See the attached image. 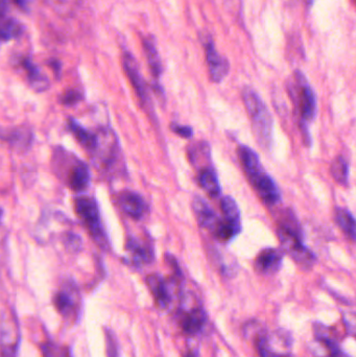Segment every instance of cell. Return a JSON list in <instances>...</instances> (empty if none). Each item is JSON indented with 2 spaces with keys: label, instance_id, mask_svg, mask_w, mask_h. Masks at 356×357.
Wrapping results in <instances>:
<instances>
[{
  "label": "cell",
  "instance_id": "obj_11",
  "mask_svg": "<svg viewBox=\"0 0 356 357\" xmlns=\"http://www.w3.org/2000/svg\"><path fill=\"white\" fill-rule=\"evenodd\" d=\"M283 263V252L278 249L266 248L260 251L255 258L254 267L260 275H275L280 271Z\"/></svg>",
  "mask_w": 356,
  "mask_h": 357
},
{
  "label": "cell",
  "instance_id": "obj_32",
  "mask_svg": "<svg viewBox=\"0 0 356 357\" xmlns=\"http://www.w3.org/2000/svg\"><path fill=\"white\" fill-rule=\"evenodd\" d=\"M343 322L347 333L356 338V313H343Z\"/></svg>",
  "mask_w": 356,
  "mask_h": 357
},
{
  "label": "cell",
  "instance_id": "obj_17",
  "mask_svg": "<svg viewBox=\"0 0 356 357\" xmlns=\"http://www.w3.org/2000/svg\"><path fill=\"white\" fill-rule=\"evenodd\" d=\"M68 130L70 131L78 142L88 151L95 153L99 147V138L95 133L83 126L78 120L74 118H68Z\"/></svg>",
  "mask_w": 356,
  "mask_h": 357
},
{
  "label": "cell",
  "instance_id": "obj_19",
  "mask_svg": "<svg viewBox=\"0 0 356 357\" xmlns=\"http://www.w3.org/2000/svg\"><path fill=\"white\" fill-rule=\"evenodd\" d=\"M143 47L152 74H153L154 78L158 81L160 76H162L163 67H162L161 58H160L159 51H158L157 47V41H156L155 37H154L153 35L143 37Z\"/></svg>",
  "mask_w": 356,
  "mask_h": 357
},
{
  "label": "cell",
  "instance_id": "obj_13",
  "mask_svg": "<svg viewBox=\"0 0 356 357\" xmlns=\"http://www.w3.org/2000/svg\"><path fill=\"white\" fill-rule=\"evenodd\" d=\"M54 305L60 315L64 317H76L80 310V297L78 290L70 286H66L63 290H59L54 297Z\"/></svg>",
  "mask_w": 356,
  "mask_h": 357
},
{
  "label": "cell",
  "instance_id": "obj_28",
  "mask_svg": "<svg viewBox=\"0 0 356 357\" xmlns=\"http://www.w3.org/2000/svg\"><path fill=\"white\" fill-rule=\"evenodd\" d=\"M62 242L68 252L76 253L82 250L83 240L80 235L74 232H67L63 234Z\"/></svg>",
  "mask_w": 356,
  "mask_h": 357
},
{
  "label": "cell",
  "instance_id": "obj_39",
  "mask_svg": "<svg viewBox=\"0 0 356 357\" xmlns=\"http://www.w3.org/2000/svg\"><path fill=\"white\" fill-rule=\"evenodd\" d=\"M355 3H356V0H355Z\"/></svg>",
  "mask_w": 356,
  "mask_h": 357
},
{
  "label": "cell",
  "instance_id": "obj_1",
  "mask_svg": "<svg viewBox=\"0 0 356 357\" xmlns=\"http://www.w3.org/2000/svg\"><path fill=\"white\" fill-rule=\"evenodd\" d=\"M237 156L248 181L255 190L260 200L266 205H277L281 201V192L274 178L266 172L259 156L247 145L237 147Z\"/></svg>",
  "mask_w": 356,
  "mask_h": 357
},
{
  "label": "cell",
  "instance_id": "obj_10",
  "mask_svg": "<svg viewBox=\"0 0 356 357\" xmlns=\"http://www.w3.org/2000/svg\"><path fill=\"white\" fill-rule=\"evenodd\" d=\"M19 342V329L14 315H3V328H1V350L3 357H14Z\"/></svg>",
  "mask_w": 356,
  "mask_h": 357
},
{
  "label": "cell",
  "instance_id": "obj_16",
  "mask_svg": "<svg viewBox=\"0 0 356 357\" xmlns=\"http://www.w3.org/2000/svg\"><path fill=\"white\" fill-rule=\"evenodd\" d=\"M193 209L200 227L210 230L211 233H213L222 219H220L207 202L200 197H195L193 199Z\"/></svg>",
  "mask_w": 356,
  "mask_h": 357
},
{
  "label": "cell",
  "instance_id": "obj_14",
  "mask_svg": "<svg viewBox=\"0 0 356 357\" xmlns=\"http://www.w3.org/2000/svg\"><path fill=\"white\" fill-rule=\"evenodd\" d=\"M65 178L66 184L70 190L76 192H84L90 184V169L86 163L76 159L66 170Z\"/></svg>",
  "mask_w": 356,
  "mask_h": 357
},
{
  "label": "cell",
  "instance_id": "obj_8",
  "mask_svg": "<svg viewBox=\"0 0 356 357\" xmlns=\"http://www.w3.org/2000/svg\"><path fill=\"white\" fill-rule=\"evenodd\" d=\"M122 65H124V72L130 80L137 97L140 101L141 105L143 106L147 111H151L154 114L153 105H152V99L149 94V88H147V82L141 74L139 69L138 63L134 56L130 51H124L122 55Z\"/></svg>",
  "mask_w": 356,
  "mask_h": 357
},
{
  "label": "cell",
  "instance_id": "obj_26",
  "mask_svg": "<svg viewBox=\"0 0 356 357\" xmlns=\"http://www.w3.org/2000/svg\"><path fill=\"white\" fill-rule=\"evenodd\" d=\"M330 172L334 181L341 186H348L349 181V165L343 156H337L331 162Z\"/></svg>",
  "mask_w": 356,
  "mask_h": 357
},
{
  "label": "cell",
  "instance_id": "obj_12",
  "mask_svg": "<svg viewBox=\"0 0 356 357\" xmlns=\"http://www.w3.org/2000/svg\"><path fill=\"white\" fill-rule=\"evenodd\" d=\"M180 326L183 332L189 335L201 333L207 323V315L203 307L197 305L182 309L180 313Z\"/></svg>",
  "mask_w": 356,
  "mask_h": 357
},
{
  "label": "cell",
  "instance_id": "obj_15",
  "mask_svg": "<svg viewBox=\"0 0 356 357\" xmlns=\"http://www.w3.org/2000/svg\"><path fill=\"white\" fill-rule=\"evenodd\" d=\"M118 204L122 210L131 219H141L147 211V205L140 194L124 190L118 194Z\"/></svg>",
  "mask_w": 356,
  "mask_h": 357
},
{
  "label": "cell",
  "instance_id": "obj_4",
  "mask_svg": "<svg viewBox=\"0 0 356 357\" xmlns=\"http://www.w3.org/2000/svg\"><path fill=\"white\" fill-rule=\"evenodd\" d=\"M289 94L299 115V126H307V122L316 117L318 103L314 89L300 70H296L289 80Z\"/></svg>",
  "mask_w": 356,
  "mask_h": 357
},
{
  "label": "cell",
  "instance_id": "obj_27",
  "mask_svg": "<svg viewBox=\"0 0 356 357\" xmlns=\"http://www.w3.org/2000/svg\"><path fill=\"white\" fill-rule=\"evenodd\" d=\"M51 7L62 15L74 13L82 0H47Z\"/></svg>",
  "mask_w": 356,
  "mask_h": 357
},
{
  "label": "cell",
  "instance_id": "obj_36",
  "mask_svg": "<svg viewBox=\"0 0 356 357\" xmlns=\"http://www.w3.org/2000/svg\"><path fill=\"white\" fill-rule=\"evenodd\" d=\"M329 357H351L347 353L343 352V350H341L339 346L334 347V348L331 349L328 352Z\"/></svg>",
  "mask_w": 356,
  "mask_h": 357
},
{
  "label": "cell",
  "instance_id": "obj_22",
  "mask_svg": "<svg viewBox=\"0 0 356 357\" xmlns=\"http://www.w3.org/2000/svg\"><path fill=\"white\" fill-rule=\"evenodd\" d=\"M197 182H199V185L201 186L202 190L211 198H218L222 194V188H220L218 174L212 168H202L197 174Z\"/></svg>",
  "mask_w": 356,
  "mask_h": 357
},
{
  "label": "cell",
  "instance_id": "obj_33",
  "mask_svg": "<svg viewBox=\"0 0 356 357\" xmlns=\"http://www.w3.org/2000/svg\"><path fill=\"white\" fill-rule=\"evenodd\" d=\"M170 130L178 136L182 137V138H191L193 135V130L191 126H181V124H175V122L170 124Z\"/></svg>",
  "mask_w": 356,
  "mask_h": 357
},
{
  "label": "cell",
  "instance_id": "obj_9",
  "mask_svg": "<svg viewBox=\"0 0 356 357\" xmlns=\"http://www.w3.org/2000/svg\"><path fill=\"white\" fill-rule=\"evenodd\" d=\"M206 61L209 69V76L212 82L220 83L228 76L230 63L227 58L222 57L216 47L212 38H208L205 45Z\"/></svg>",
  "mask_w": 356,
  "mask_h": 357
},
{
  "label": "cell",
  "instance_id": "obj_25",
  "mask_svg": "<svg viewBox=\"0 0 356 357\" xmlns=\"http://www.w3.org/2000/svg\"><path fill=\"white\" fill-rule=\"evenodd\" d=\"M24 24L19 20L11 17L3 18L1 30H0V37L3 43L20 38L24 35Z\"/></svg>",
  "mask_w": 356,
  "mask_h": 357
},
{
  "label": "cell",
  "instance_id": "obj_24",
  "mask_svg": "<svg viewBox=\"0 0 356 357\" xmlns=\"http://www.w3.org/2000/svg\"><path fill=\"white\" fill-rule=\"evenodd\" d=\"M337 225L352 242H356V219L348 209L337 207L334 211Z\"/></svg>",
  "mask_w": 356,
  "mask_h": 357
},
{
  "label": "cell",
  "instance_id": "obj_34",
  "mask_svg": "<svg viewBox=\"0 0 356 357\" xmlns=\"http://www.w3.org/2000/svg\"><path fill=\"white\" fill-rule=\"evenodd\" d=\"M15 5L22 10L24 13L30 12L31 5H32L33 0H13Z\"/></svg>",
  "mask_w": 356,
  "mask_h": 357
},
{
  "label": "cell",
  "instance_id": "obj_3",
  "mask_svg": "<svg viewBox=\"0 0 356 357\" xmlns=\"http://www.w3.org/2000/svg\"><path fill=\"white\" fill-rule=\"evenodd\" d=\"M248 115L251 119L256 140L262 149H270L273 141L272 114L260 95L251 87H245L241 92Z\"/></svg>",
  "mask_w": 356,
  "mask_h": 357
},
{
  "label": "cell",
  "instance_id": "obj_7",
  "mask_svg": "<svg viewBox=\"0 0 356 357\" xmlns=\"http://www.w3.org/2000/svg\"><path fill=\"white\" fill-rule=\"evenodd\" d=\"M182 277H174L165 280L159 274H152L145 279L147 288L153 294L154 300L160 308H168L178 294H180V281Z\"/></svg>",
  "mask_w": 356,
  "mask_h": 357
},
{
  "label": "cell",
  "instance_id": "obj_37",
  "mask_svg": "<svg viewBox=\"0 0 356 357\" xmlns=\"http://www.w3.org/2000/svg\"><path fill=\"white\" fill-rule=\"evenodd\" d=\"M302 1H303L304 5H305L307 8L312 7L314 3V0H302Z\"/></svg>",
  "mask_w": 356,
  "mask_h": 357
},
{
  "label": "cell",
  "instance_id": "obj_2",
  "mask_svg": "<svg viewBox=\"0 0 356 357\" xmlns=\"http://www.w3.org/2000/svg\"><path fill=\"white\" fill-rule=\"evenodd\" d=\"M277 234L283 252L286 253L300 267L309 269L316 263V255L306 247L304 233L293 211L285 209L277 224Z\"/></svg>",
  "mask_w": 356,
  "mask_h": 357
},
{
  "label": "cell",
  "instance_id": "obj_35",
  "mask_svg": "<svg viewBox=\"0 0 356 357\" xmlns=\"http://www.w3.org/2000/svg\"><path fill=\"white\" fill-rule=\"evenodd\" d=\"M49 65L53 68L56 78H60V76H61V63H60V61H58V60H51Z\"/></svg>",
  "mask_w": 356,
  "mask_h": 357
},
{
  "label": "cell",
  "instance_id": "obj_38",
  "mask_svg": "<svg viewBox=\"0 0 356 357\" xmlns=\"http://www.w3.org/2000/svg\"><path fill=\"white\" fill-rule=\"evenodd\" d=\"M185 357H197L195 354H193V352H189L187 353L186 355H185Z\"/></svg>",
  "mask_w": 356,
  "mask_h": 357
},
{
  "label": "cell",
  "instance_id": "obj_18",
  "mask_svg": "<svg viewBox=\"0 0 356 357\" xmlns=\"http://www.w3.org/2000/svg\"><path fill=\"white\" fill-rule=\"evenodd\" d=\"M26 72L29 84L36 92H44L51 86L49 78L41 72L40 68L29 57L24 58L20 62Z\"/></svg>",
  "mask_w": 356,
  "mask_h": 357
},
{
  "label": "cell",
  "instance_id": "obj_20",
  "mask_svg": "<svg viewBox=\"0 0 356 357\" xmlns=\"http://www.w3.org/2000/svg\"><path fill=\"white\" fill-rule=\"evenodd\" d=\"M126 250L130 253L134 265H149L153 263L154 251L152 247L143 244L134 236L127 238Z\"/></svg>",
  "mask_w": 356,
  "mask_h": 357
},
{
  "label": "cell",
  "instance_id": "obj_21",
  "mask_svg": "<svg viewBox=\"0 0 356 357\" xmlns=\"http://www.w3.org/2000/svg\"><path fill=\"white\" fill-rule=\"evenodd\" d=\"M3 139L17 151H26L30 149L33 142V133L26 126H18L8 131Z\"/></svg>",
  "mask_w": 356,
  "mask_h": 357
},
{
  "label": "cell",
  "instance_id": "obj_30",
  "mask_svg": "<svg viewBox=\"0 0 356 357\" xmlns=\"http://www.w3.org/2000/svg\"><path fill=\"white\" fill-rule=\"evenodd\" d=\"M83 99H84V97L80 91L70 89V90L65 91L63 94L60 95L59 101L61 105L72 107V106L81 103Z\"/></svg>",
  "mask_w": 356,
  "mask_h": 357
},
{
  "label": "cell",
  "instance_id": "obj_23",
  "mask_svg": "<svg viewBox=\"0 0 356 357\" xmlns=\"http://www.w3.org/2000/svg\"><path fill=\"white\" fill-rule=\"evenodd\" d=\"M220 210H222V219L227 224L234 228L238 233L241 231V211L234 199L231 197H224L220 201Z\"/></svg>",
  "mask_w": 356,
  "mask_h": 357
},
{
  "label": "cell",
  "instance_id": "obj_6",
  "mask_svg": "<svg viewBox=\"0 0 356 357\" xmlns=\"http://www.w3.org/2000/svg\"><path fill=\"white\" fill-rule=\"evenodd\" d=\"M255 342L260 357H291L293 338L286 330L258 334Z\"/></svg>",
  "mask_w": 356,
  "mask_h": 357
},
{
  "label": "cell",
  "instance_id": "obj_29",
  "mask_svg": "<svg viewBox=\"0 0 356 357\" xmlns=\"http://www.w3.org/2000/svg\"><path fill=\"white\" fill-rule=\"evenodd\" d=\"M43 357H70L67 349L59 346L53 342H44L41 347Z\"/></svg>",
  "mask_w": 356,
  "mask_h": 357
},
{
  "label": "cell",
  "instance_id": "obj_5",
  "mask_svg": "<svg viewBox=\"0 0 356 357\" xmlns=\"http://www.w3.org/2000/svg\"><path fill=\"white\" fill-rule=\"evenodd\" d=\"M74 210L79 219L84 223L95 242L104 250L109 248L107 233L102 225L101 215L97 201L90 197H76Z\"/></svg>",
  "mask_w": 356,
  "mask_h": 357
},
{
  "label": "cell",
  "instance_id": "obj_31",
  "mask_svg": "<svg viewBox=\"0 0 356 357\" xmlns=\"http://www.w3.org/2000/svg\"><path fill=\"white\" fill-rule=\"evenodd\" d=\"M106 350L108 357H120V347L118 338L111 330H106Z\"/></svg>",
  "mask_w": 356,
  "mask_h": 357
}]
</instances>
